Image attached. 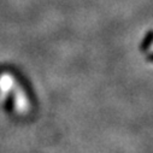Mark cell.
I'll use <instances>...</instances> for the list:
<instances>
[{
  "label": "cell",
  "instance_id": "obj_1",
  "mask_svg": "<svg viewBox=\"0 0 153 153\" xmlns=\"http://www.w3.org/2000/svg\"><path fill=\"white\" fill-rule=\"evenodd\" d=\"M152 45H153V30H149V31L146 33L145 37H143L142 41H141L140 51L142 53H145V52H147L152 47Z\"/></svg>",
  "mask_w": 153,
  "mask_h": 153
},
{
  "label": "cell",
  "instance_id": "obj_2",
  "mask_svg": "<svg viewBox=\"0 0 153 153\" xmlns=\"http://www.w3.org/2000/svg\"><path fill=\"white\" fill-rule=\"evenodd\" d=\"M146 60L149 62V63H153V53H149V54L146 57Z\"/></svg>",
  "mask_w": 153,
  "mask_h": 153
}]
</instances>
